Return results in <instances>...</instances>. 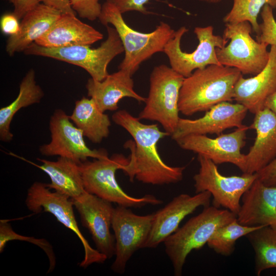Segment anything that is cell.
Returning <instances> with one entry per match:
<instances>
[{
  "instance_id": "obj_15",
  "label": "cell",
  "mask_w": 276,
  "mask_h": 276,
  "mask_svg": "<svg viewBox=\"0 0 276 276\" xmlns=\"http://www.w3.org/2000/svg\"><path fill=\"white\" fill-rule=\"evenodd\" d=\"M82 225L89 231L96 249L107 259L115 255V238L110 232L114 208L111 202L85 192L72 199Z\"/></svg>"
},
{
  "instance_id": "obj_34",
  "label": "cell",
  "mask_w": 276,
  "mask_h": 276,
  "mask_svg": "<svg viewBox=\"0 0 276 276\" xmlns=\"http://www.w3.org/2000/svg\"><path fill=\"white\" fill-rule=\"evenodd\" d=\"M257 178L266 186H276V158L256 173Z\"/></svg>"
},
{
  "instance_id": "obj_19",
  "label": "cell",
  "mask_w": 276,
  "mask_h": 276,
  "mask_svg": "<svg viewBox=\"0 0 276 276\" xmlns=\"http://www.w3.org/2000/svg\"><path fill=\"white\" fill-rule=\"evenodd\" d=\"M275 91L276 45H271L266 65L253 77H240L235 87L234 100L255 114L264 108L266 99Z\"/></svg>"
},
{
  "instance_id": "obj_29",
  "label": "cell",
  "mask_w": 276,
  "mask_h": 276,
  "mask_svg": "<svg viewBox=\"0 0 276 276\" xmlns=\"http://www.w3.org/2000/svg\"><path fill=\"white\" fill-rule=\"evenodd\" d=\"M267 4L275 8L276 0H233L232 8L223 18V21L225 24L248 21L251 25L252 31L258 35L260 24L258 22V16Z\"/></svg>"
},
{
  "instance_id": "obj_23",
  "label": "cell",
  "mask_w": 276,
  "mask_h": 276,
  "mask_svg": "<svg viewBox=\"0 0 276 276\" xmlns=\"http://www.w3.org/2000/svg\"><path fill=\"white\" fill-rule=\"evenodd\" d=\"M61 14L54 8L39 3L23 16L19 32L9 36L6 52L12 56L16 53L24 52L49 30Z\"/></svg>"
},
{
  "instance_id": "obj_11",
  "label": "cell",
  "mask_w": 276,
  "mask_h": 276,
  "mask_svg": "<svg viewBox=\"0 0 276 276\" xmlns=\"http://www.w3.org/2000/svg\"><path fill=\"white\" fill-rule=\"evenodd\" d=\"M198 160L199 171L193 177L195 193L209 192L213 197L214 206H222L237 215L241 197L257 178L256 173L226 176L206 157L198 155Z\"/></svg>"
},
{
  "instance_id": "obj_31",
  "label": "cell",
  "mask_w": 276,
  "mask_h": 276,
  "mask_svg": "<svg viewBox=\"0 0 276 276\" xmlns=\"http://www.w3.org/2000/svg\"><path fill=\"white\" fill-rule=\"evenodd\" d=\"M262 22L260 24V33L256 36L257 41L268 45H276V21L273 8L265 5L261 13Z\"/></svg>"
},
{
  "instance_id": "obj_20",
  "label": "cell",
  "mask_w": 276,
  "mask_h": 276,
  "mask_svg": "<svg viewBox=\"0 0 276 276\" xmlns=\"http://www.w3.org/2000/svg\"><path fill=\"white\" fill-rule=\"evenodd\" d=\"M249 129L256 132L254 145L245 154L244 173H255L276 158V115L264 108L255 114Z\"/></svg>"
},
{
  "instance_id": "obj_24",
  "label": "cell",
  "mask_w": 276,
  "mask_h": 276,
  "mask_svg": "<svg viewBox=\"0 0 276 276\" xmlns=\"http://www.w3.org/2000/svg\"><path fill=\"white\" fill-rule=\"evenodd\" d=\"M40 165L31 163L49 176L51 182L47 183L51 189L65 195L72 199L80 196L85 192L79 164L68 158L60 157L56 161L37 158Z\"/></svg>"
},
{
  "instance_id": "obj_4",
  "label": "cell",
  "mask_w": 276,
  "mask_h": 276,
  "mask_svg": "<svg viewBox=\"0 0 276 276\" xmlns=\"http://www.w3.org/2000/svg\"><path fill=\"white\" fill-rule=\"evenodd\" d=\"M236 219L237 215L230 211L209 205L168 237L164 242L165 250L174 275H181L190 252L202 248L217 228Z\"/></svg>"
},
{
  "instance_id": "obj_2",
  "label": "cell",
  "mask_w": 276,
  "mask_h": 276,
  "mask_svg": "<svg viewBox=\"0 0 276 276\" xmlns=\"http://www.w3.org/2000/svg\"><path fill=\"white\" fill-rule=\"evenodd\" d=\"M242 76L236 68L211 64L195 70L185 77L181 86L178 109L190 116L207 111L214 105L234 100L235 85Z\"/></svg>"
},
{
  "instance_id": "obj_26",
  "label": "cell",
  "mask_w": 276,
  "mask_h": 276,
  "mask_svg": "<svg viewBox=\"0 0 276 276\" xmlns=\"http://www.w3.org/2000/svg\"><path fill=\"white\" fill-rule=\"evenodd\" d=\"M44 96L41 87L37 84L35 72L30 69L26 74L19 85L17 98L9 105L0 109V140L10 142L13 137L10 130L12 120L21 108L38 103Z\"/></svg>"
},
{
  "instance_id": "obj_35",
  "label": "cell",
  "mask_w": 276,
  "mask_h": 276,
  "mask_svg": "<svg viewBox=\"0 0 276 276\" xmlns=\"http://www.w3.org/2000/svg\"><path fill=\"white\" fill-rule=\"evenodd\" d=\"M18 20L13 13L4 14L1 19L2 31L4 34L10 36L16 35L20 29V23Z\"/></svg>"
},
{
  "instance_id": "obj_30",
  "label": "cell",
  "mask_w": 276,
  "mask_h": 276,
  "mask_svg": "<svg viewBox=\"0 0 276 276\" xmlns=\"http://www.w3.org/2000/svg\"><path fill=\"white\" fill-rule=\"evenodd\" d=\"M25 241L33 243L41 248L48 257L50 266L48 272H52L56 265V258L53 247L50 243L44 239H37L33 237H26L15 232L10 224L6 220L0 222V252H2L6 244L10 241Z\"/></svg>"
},
{
  "instance_id": "obj_6",
  "label": "cell",
  "mask_w": 276,
  "mask_h": 276,
  "mask_svg": "<svg viewBox=\"0 0 276 276\" xmlns=\"http://www.w3.org/2000/svg\"><path fill=\"white\" fill-rule=\"evenodd\" d=\"M107 37L97 48L79 45L51 48L31 44L26 55L40 56L64 61L84 69L95 80L102 81L108 75L107 66L117 56L124 52L120 38L114 27L106 26Z\"/></svg>"
},
{
  "instance_id": "obj_9",
  "label": "cell",
  "mask_w": 276,
  "mask_h": 276,
  "mask_svg": "<svg viewBox=\"0 0 276 276\" xmlns=\"http://www.w3.org/2000/svg\"><path fill=\"white\" fill-rule=\"evenodd\" d=\"M29 210L34 214L48 212L67 228L72 231L81 241L84 250L83 260L79 266L86 268L93 263H102L106 257L91 247L82 234L75 218L73 200L68 196L52 192L47 183L36 181L29 188L26 199Z\"/></svg>"
},
{
  "instance_id": "obj_12",
  "label": "cell",
  "mask_w": 276,
  "mask_h": 276,
  "mask_svg": "<svg viewBox=\"0 0 276 276\" xmlns=\"http://www.w3.org/2000/svg\"><path fill=\"white\" fill-rule=\"evenodd\" d=\"M154 213L141 216L129 208L118 205L114 208L111 227L115 238V259L112 270L125 272L127 262L139 249L143 248L152 224Z\"/></svg>"
},
{
  "instance_id": "obj_13",
  "label": "cell",
  "mask_w": 276,
  "mask_h": 276,
  "mask_svg": "<svg viewBox=\"0 0 276 276\" xmlns=\"http://www.w3.org/2000/svg\"><path fill=\"white\" fill-rule=\"evenodd\" d=\"M49 128L51 141L39 147L46 156H59L70 158L78 164L89 157H108L104 149H91L86 144L82 131L72 122L70 116L61 109H56L51 117Z\"/></svg>"
},
{
  "instance_id": "obj_39",
  "label": "cell",
  "mask_w": 276,
  "mask_h": 276,
  "mask_svg": "<svg viewBox=\"0 0 276 276\" xmlns=\"http://www.w3.org/2000/svg\"><path fill=\"white\" fill-rule=\"evenodd\" d=\"M201 2H204L208 3L216 4L220 2L222 0H198Z\"/></svg>"
},
{
  "instance_id": "obj_36",
  "label": "cell",
  "mask_w": 276,
  "mask_h": 276,
  "mask_svg": "<svg viewBox=\"0 0 276 276\" xmlns=\"http://www.w3.org/2000/svg\"><path fill=\"white\" fill-rule=\"evenodd\" d=\"M14 7L13 13L18 19L29 11L34 8L40 3L39 0H8Z\"/></svg>"
},
{
  "instance_id": "obj_5",
  "label": "cell",
  "mask_w": 276,
  "mask_h": 276,
  "mask_svg": "<svg viewBox=\"0 0 276 276\" xmlns=\"http://www.w3.org/2000/svg\"><path fill=\"white\" fill-rule=\"evenodd\" d=\"M129 159L121 154L111 157L86 160L79 164L85 191L104 200L127 208H141L146 205H159L163 201L154 195L134 197L128 195L116 178L118 170H125Z\"/></svg>"
},
{
  "instance_id": "obj_25",
  "label": "cell",
  "mask_w": 276,
  "mask_h": 276,
  "mask_svg": "<svg viewBox=\"0 0 276 276\" xmlns=\"http://www.w3.org/2000/svg\"><path fill=\"white\" fill-rule=\"evenodd\" d=\"M70 118L92 143H100L109 134L111 122L91 98L83 97L75 102Z\"/></svg>"
},
{
  "instance_id": "obj_14",
  "label": "cell",
  "mask_w": 276,
  "mask_h": 276,
  "mask_svg": "<svg viewBox=\"0 0 276 276\" xmlns=\"http://www.w3.org/2000/svg\"><path fill=\"white\" fill-rule=\"evenodd\" d=\"M248 129L249 126L243 125L232 132L222 134L215 138L191 134L176 142L182 149L204 156L216 165L234 164L244 173L246 170L245 154L241 151L245 145Z\"/></svg>"
},
{
  "instance_id": "obj_10",
  "label": "cell",
  "mask_w": 276,
  "mask_h": 276,
  "mask_svg": "<svg viewBox=\"0 0 276 276\" xmlns=\"http://www.w3.org/2000/svg\"><path fill=\"white\" fill-rule=\"evenodd\" d=\"M188 31L186 27H181L175 31L173 37L165 47L163 52L168 58L170 67L185 78L197 69L211 64L221 65L217 59L216 49L226 45L228 40L215 35L211 26L196 27L194 32L198 40V44L193 52L186 53L182 51L180 42Z\"/></svg>"
},
{
  "instance_id": "obj_17",
  "label": "cell",
  "mask_w": 276,
  "mask_h": 276,
  "mask_svg": "<svg viewBox=\"0 0 276 276\" xmlns=\"http://www.w3.org/2000/svg\"><path fill=\"white\" fill-rule=\"evenodd\" d=\"M247 111L245 106L238 103H218L206 111L205 114L200 118L191 120L180 118L171 137L176 141L191 134L219 135L228 128L242 126Z\"/></svg>"
},
{
  "instance_id": "obj_28",
  "label": "cell",
  "mask_w": 276,
  "mask_h": 276,
  "mask_svg": "<svg viewBox=\"0 0 276 276\" xmlns=\"http://www.w3.org/2000/svg\"><path fill=\"white\" fill-rule=\"evenodd\" d=\"M264 226H249L237 220L217 228L207 242L208 246L218 254L228 256L235 249L237 240Z\"/></svg>"
},
{
  "instance_id": "obj_1",
  "label": "cell",
  "mask_w": 276,
  "mask_h": 276,
  "mask_svg": "<svg viewBox=\"0 0 276 276\" xmlns=\"http://www.w3.org/2000/svg\"><path fill=\"white\" fill-rule=\"evenodd\" d=\"M112 119L132 137L133 146L129 143L131 155L124 172L130 180L134 178L144 183L164 185L182 179L186 167H172L160 157L157 148L159 141L170 134L160 130L157 124H145L138 118L122 109L116 111Z\"/></svg>"
},
{
  "instance_id": "obj_37",
  "label": "cell",
  "mask_w": 276,
  "mask_h": 276,
  "mask_svg": "<svg viewBox=\"0 0 276 276\" xmlns=\"http://www.w3.org/2000/svg\"><path fill=\"white\" fill-rule=\"evenodd\" d=\"M40 3L54 8L62 14H75L72 9L70 0H39Z\"/></svg>"
},
{
  "instance_id": "obj_8",
  "label": "cell",
  "mask_w": 276,
  "mask_h": 276,
  "mask_svg": "<svg viewBox=\"0 0 276 276\" xmlns=\"http://www.w3.org/2000/svg\"><path fill=\"white\" fill-rule=\"evenodd\" d=\"M252 31L248 21L225 24L222 37L230 42L216 49L221 65L236 68L242 74L254 76L265 67L269 59L268 45L254 40L251 36Z\"/></svg>"
},
{
  "instance_id": "obj_33",
  "label": "cell",
  "mask_w": 276,
  "mask_h": 276,
  "mask_svg": "<svg viewBox=\"0 0 276 276\" xmlns=\"http://www.w3.org/2000/svg\"><path fill=\"white\" fill-rule=\"evenodd\" d=\"M150 0H106V2L114 6L123 14L129 11H137L144 14L150 13L145 5Z\"/></svg>"
},
{
  "instance_id": "obj_22",
  "label": "cell",
  "mask_w": 276,
  "mask_h": 276,
  "mask_svg": "<svg viewBox=\"0 0 276 276\" xmlns=\"http://www.w3.org/2000/svg\"><path fill=\"white\" fill-rule=\"evenodd\" d=\"M132 76L128 71L119 70L108 74L101 81L91 78L86 84L87 96L94 100L98 108L104 112L118 110V103L124 98L145 102L146 98L140 95L134 89Z\"/></svg>"
},
{
  "instance_id": "obj_7",
  "label": "cell",
  "mask_w": 276,
  "mask_h": 276,
  "mask_svg": "<svg viewBox=\"0 0 276 276\" xmlns=\"http://www.w3.org/2000/svg\"><path fill=\"white\" fill-rule=\"evenodd\" d=\"M184 78L167 65L155 66L150 76L145 105L138 118L157 122L171 135L180 119L178 99Z\"/></svg>"
},
{
  "instance_id": "obj_18",
  "label": "cell",
  "mask_w": 276,
  "mask_h": 276,
  "mask_svg": "<svg viewBox=\"0 0 276 276\" xmlns=\"http://www.w3.org/2000/svg\"><path fill=\"white\" fill-rule=\"evenodd\" d=\"M237 220L241 224L269 226L276 229V186H266L257 178L241 197Z\"/></svg>"
},
{
  "instance_id": "obj_21",
  "label": "cell",
  "mask_w": 276,
  "mask_h": 276,
  "mask_svg": "<svg viewBox=\"0 0 276 276\" xmlns=\"http://www.w3.org/2000/svg\"><path fill=\"white\" fill-rule=\"evenodd\" d=\"M103 34L76 17L61 14L49 30L35 42L51 48L79 45H90L101 40Z\"/></svg>"
},
{
  "instance_id": "obj_27",
  "label": "cell",
  "mask_w": 276,
  "mask_h": 276,
  "mask_svg": "<svg viewBox=\"0 0 276 276\" xmlns=\"http://www.w3.org/2000/svg\"><path fill=\"white\" fill-rule=\"evenodd\" d=\"M255 252V271L257 275L265 270L276 268V229L262 226L247 236Z\"/></svg>"
},
{
  "instance_id": "obj_32",
  "label": "cell",
  "mask_w": 276,
  "mask_h": 276,
  "mask_svg": "<svg viewBox=\"0 0 276 276\" xmlns=\"http://www.w3.org/2000/svg\"><path fill=\"white\" fill-rule=\"evenodd\" d=\"M73 10L83 18L95 20L99 18L102 6L99 0H70Z\"/></svg>"
},
{
  "instance_id": "obj_3",
  "label": "cell",
  "mask_w": 276,
  "mask_h": 276,
  "mask_svg": "<svg viewBox=\"0 0 276 276\" xmlns=\"http://www.w3.org/2000/svg\"><path fill=\"white\" fill-rule=\"evenodd\" d=\"M122 14L114 6L105 2L98 19L103 25H111L116 30L125 52L119 69L127 71L132 76L141 63L155 53L163 52L175 31L168 24L162 21L151 32H140L129 26Z\"/></svg>"
},
{
  "instance_id": "obj_16",
  "label": "cell",
  "mask_w": 276,
  "mask_h": 276,
  "mask_svg": "<svg viewBox=\"0 0 276 276\" xmlns=\"http://www.w3.org/2000/svg\"><path fill=\"white\" fill-rule=\"evenodd\" d=\"M212 195L208 191L191 196L181 194L161 209L154 213L149 236L143 248H154L175 232L183 219L199 206L210 205Z\"/></svg>"
},
{
  "instance_id": "obj_38",
  "label": "cell",
  "mask_w": 276,
  "mask_h": 276,
  "mask_svg": "<svg viewBox=\"0 0 276 276\" xmlns=\"http://www.w3.org/2000/svg\"><path fill=\"white\" fill-rule=\"evenodd\" d=\"M267 108L276 115V91L266 100L264 108Z\"/></svg>"
}]
</instances>
